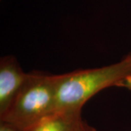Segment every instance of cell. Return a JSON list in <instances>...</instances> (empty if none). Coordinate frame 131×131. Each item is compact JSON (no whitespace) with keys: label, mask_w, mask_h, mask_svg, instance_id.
I'll return each instance as SVG.
<instances>
[{"label":"cell","mask_w":131,"mask_h":131,"mask_svg":"<svg viewBox=\"0 0 131 131\" xmlns=\"http://www.w3.org/2000/svg\"><path fill=\"white\" fill-rule=\"evenodd\" d=\"M16 58L7 56L0 61V117L4 116L18 96L28 79Z\"/></svg>","instance_id":"cell-3"},{"label":"cell","mask_w":131,"mask_h":131,"mask_svg":"<svg viewBox=\"0 0 131 131\" xmlns=\"http://www.w3.org/2000/svg\"><path fill=\"white\" fill-rule=\"evenodd\" d=\"M0 131H20L9 123L0 121Z\"/></svg>","instance_id":"cell-5"},{"label":"cell","mask_w":131,"mask_h":131,"mask_svg":"<svg viewBox=\"0 0 131 131\" xmlns=\"http://www.w3.org/2000/svg\"><path fill=\"white\" fill-rule=\"evenodd\" d=\"M82 120L81 112H56L26 131H77Z\"/></svg>","instance_id":"cell-4"},{"label":"cell","mask_w":131,"mask_h":131,"mask_svg":"<svg viewBox=\"0 0 131 131\" xmlns=\"http://www.w3.org/2000/svg\"><path fill=\"white\" fill-rule=\"evenodd\" d=\"M130 53L131 54V52H130ZM125 82H131V77H130L129 78H127Z\"/></svg>","instance_id":"cell-8"},{"label":"cell","mask_w":131,"mask_h":131,"mask_svg":"<svg viewBox=\"0 0 131 131\" xmlns=\"http://www.w3.org/2000/svg\"><path fill=\"white\" fill-rule=\"evenodd\" d=\"M57 75L28 73L18 96L0 121L26 131L56 113Z\"/></svg>","instance_id":"cell-2"},{"label":"cell","mask_w":131,"mask_h":131,"mask_svg":"<svg viewBox=\"0 0 131 131\" xmlns=\"http://www.w3.org/2000/svg\"><path fill=\"white\" fill-rule=\"evenodd\" d=\"M77 131H96V130L93 127L89 125L87 122H84V120H82Z\"/></svg>","instance_id":"cell-6"},{"label":"cell","mask_w":131,"mask_h":131,"mask_svg":"<svg viewBox=\"0 0 131 131\" xmlns=\"http://www.w3.org/2000/svg\"><path fill=\"white\" fill-rule=\"evenodd\" d=\"M122 87H124L125 88L131 90V82H125L122 84Z\"/></svg>","instance_id":"cell-7"},{"label":"cell","mask_w":131,"mask_h":131,"mask_svg":"<svg viewBox=\"0 0 131 131\" xmlns=\"http://www.w3.org/2000/svg\"><path fill=\"white\" fill-rule=\"evenodd\" d=\"M130 76V53L114 64L57 75L56 113L81 112L95 95L109 87H122Z\"/></svg>","instance_id":"cell-1"}]
</instances>
